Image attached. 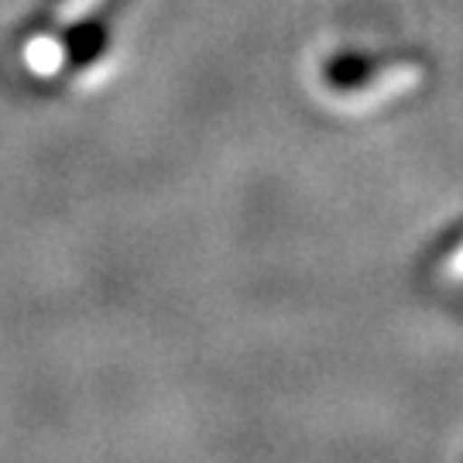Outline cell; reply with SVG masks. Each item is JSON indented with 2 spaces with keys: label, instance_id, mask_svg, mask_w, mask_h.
Segmentation results:
<instances>
[{
  "label": "cell",
  "instance_id": "6da1fadb",
  "mask_svg": "<svg viewBox=\"0 0 463 463\" xmlns=\"http://www.w3.org/2000/svg\"><path fill=\"white\" fill-rule=\"evenodd\" d=\"M103 45H107V32L99 24H83L80 32L72 34V42H69V59L76 66H86V62H93L103 52Z\"/></svg>",
  "mask_w": 463,
  "mask_h": 463
},
{
  "label": "cell",
  "instance_id": "7a4b0ae2",
  "mask_svg": "<svg viewBox=\"0 0 463 463\" xmlns=\"http://www.w3.org/2000/svg\"><path fill=\"white\" fill-rule=\"evenodd\" d=\"M97 4L99 0H66V4L59 7V21H62V24H80L83 14H90Z\"/></svg>",
  "mask_w": 463,
  "mask_h": 463
}]
</instances>
